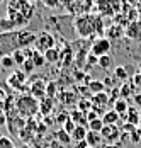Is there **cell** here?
I'll return each instance as SVG.
<instances>
[{
    "label": "cell",
    "mask_w": 141,
    "mask_h": 148,
    "mask_svg": "<svg viewBox=\"0 0 141 148\" xmlns=\"http://www.w3.org/2000/svg\"><path fill=\"white\" fill-rule=\"evenodd\" d=\"M34 15V3L24 0H12L7 3V15L0 17V27L5 31H19L17 27H26Z\"/></svg>",
    "instance_id": "1"
},
{
    "label": "cell",
    "mask_w": 141,
    "mask_h": 148,
    "mask_svg": "<svg viewBox=\"0 0 141 148\" xmlns=\"http://www.w3.org/2000/svg\"><path fill=\"white\" fill-rule=\"evenodd\" d=\"M38 34L27 29L19 31H3L0 32V60L7 55H12L17 49H26L34 45Z\"/></svg>",
    "instance_id": "2"
},
{
    "label": "cell",
    "mask_w": 141,
    "mask_h": 148,
    "mask_svg": "<svg viewBox=\"0 0 141 148\" xmlns=\"http://www.w3.org/2000/svg\"><path fill=\"white\" fill-rule=\"evenodd\" d=\"M73 29L78 34L80 39H94L95 34H99V15L92 14L78 15L73 19Z\"/></svg>",
    "instance_id": "3"
},
{
    "label": "cell",
    "mask_w": 141,
    "mask_h": 148,
    "mask_svg": "<svg viewBox=\"0 0 141 148\" xmlns=\"http://www.w3.org/2000/svg\"><path fill=\"white\" fill-rule=\"evenodd\" d=\"M15 109L21 116L32 118L38 111H39V101L34 99L32 95H21L15 101Z\"/></svg>",
    "instance_id": "4"
},
{
    "label": "cell",
    "mask_w": 141,
    "mask_h": 148,
    "mask_svg": "<svg viewBox=\"0 0 141 148\" xmlns=\"http://www.w3.org/2000/svg\"><path fill=\"white\" fill-rule=\"evenodd\" d=\"M53 48H55V36H53L51 32H48V31L39 32V34H38V39H36V43H34V49L44 55L46 51H49V49H53Z\"/></svg>",
    "instance_id": "5"
},
{
    "label": "cell",
    "mask_w": 141,
    "mask_h": 148,
    "mask_svg": "<svg viewBox=\"0 0 141 148\" xmlns=\"http://www.w3.org/2000/svg\"><path fill=\"white\" fill-rule=\"evenodd\" d=\"M95 5L92 2H66L65 3V9L70 12V14H75L77 17L78 15H85V14H92V9Z\"/></svg>",
    "instance_id": "6"
},
{
    "label": "cell",
    "mask_w": 141,
    "mask_h": 148,
    "mask_svg": "<svg viewBox=\"0 0 141 148\" xmlns=\"http://www.w3.org/2000/svg\"><path fill=\"white\" fill-rule=\"evenodd\" d=\"M26 82H27V75L22 70H12V73L7 78V84L14 90H19V92H22L26 89Z\"/></svg>",
    "instance_id": "7"
},
{
    "label": "cell",
    "mask_w": 141,
    "mask_h": 148,
    "mask_svg": "<svg viewBox=\"0 0 141 148\" xmlns=\"http://www.w3.org/2000/svg\"><path fill=\"white\" fill-rule=\"evenodd\" d=\"M109 51H111V41L104 36V38H97L92 46H90V53L94 55V56H105V55H109Z\"/></svg>",
    "instance_id": "8"
},
{
    "label": "cell",
    "mask_w": 141,
    "mask_h": 148,
    "mask_svg": "<svg viewBox=\"0 0 141 148\" xmlns=\"http://www.w3.org/2000/svg\"><path fill=\"white\" fill-rule=\"evenodd\" d=\"M46 85H48V84L44 82L42 77H34L32 82H31V85H29V94H31L34 99L42 101V99L46 97Z\"/></svg>",
    "instance_id": "9"
},
{
    "label": "cell",
    "mask_w": 141,
    "mask_h": 148,
    "mask_svg": "<svg viewBox=\"0 0 141 148\" xmlns=\"http://www.w3.org/2000/svg\"><path fill=\"white\" fill-rule=\"evenodd\" d=\"M123 134V130L119 128V124H112V126H104V130L100 131L102 140H105L107 143H114L119 136Z\"/></svg>",
    "instance_id": "10"
},
{
    "label": "cell",
    "mask_w": 141,
    "mask_h": 148,
    "mask_svg": "<svg viewBox=\"0 0 141 148\" xmlns=\"http://www.w3.org/2000/svg\"><path fill=\"white\" fill-rule=\"evenodd\" d=\"M127 39L131 41H136V43H141V21H134L131 22L126 27V32H124Z\"/></svg>",
    "instance_id": "11"
},
{
    "label": "cell",
    "mask_w": 141,
    "mask_h": 148,
    "mask_svg": "<svg viewBox=\"0 0 141 148\" xmlns=\"http://www.w3.org/2000/svg\"><path fill=\"white\" fill-rule=\"evenodd\" d=\"M94 9H95V14L100 15V17H107V15H109V17H114V15H116L111 2H97Z\"/></svg>",
    "instance_id": "12"
},
{
    "label": "cell",
    "mask_w": 141,
    "mask_h": 148,
    "mask_svg": "<svg viewBox=\"0 0 141 148\" xmlns=\"http://www.w3.org/2000/svg\"><path fill=\"white\" fill-rule=\"evenodd\" d=\"M123 119L126 121L127 124H133L136 128H140V123H141V111L136 109V107H129L126 112V116H123Z\"/></svg>",
    "instance_id": "13"
},
{
    "label": "cell",
    "mask_w": 141,
    "mask_h": 148,
    "mask_svg": "<svg viewBox=\"0 0 141 148\" xmlns=\"http://www.w3.org/2000/svg\"><path fill=\"white\" fill-rule=\"evenodd\" d=\"M60 102L63 104V106H71V104H78V95H75V92H71V90H61L60 94H58L56 97Z\"/></svg>",
    "instance_id": "14"
},
{
    "label": "cell",
    "mask_w": 141,
    "mask_h": 148,
    "mask_svg": "<svg viewBox=\"0 0 141 148\" xmlns=\"http://www.w3.org/2000/svg\"><path fill=\"white\" fill-rule=\"evenodd\" d=\"M60 58L63 60L61 61V68H70V65L73 63V58H75V53H73L70 45H65V48L61 49V56Z\"/></svg>",
    "instance_id": "15"
},
{
    "label": "cell",
    "mask_w": 141,
    "mask_h": 148,
    "mask_svg": "<svg viewBox=\"0 0 141 148\" xmlns=\"http://www.w3.org/2000/svg\"><path fill=\"white\" fill-rule=\"evenodd\" d=\"M124 32H126L124 27H121V26H117V24H112L111 27H107V29H105V38H107L109 41L121 39V38L124 36Z\"/></svg>",
    "instance_id": "16"
},
{
    "label": "cell",
    "mask_w": 141,
    "mask_h": 148,
    "mask_svg": "<svg viewBox=\"0 0 141 148\" xmlns=\"http://www.w3.org/2000/svg\"><path fill=\"white\" fill-rule=\"evenodd\" d=\"M119 90H121V99H126V101L129 99V97L133 99L134 94H138V92H136V87L133 85L131 80H129V82H124V84L119 87Z\"/></svg>",
    "instance_id": "17"
},
{
    "label": "cell",
    "mask_w": 141,
    "mask_h": 148,
    "mask_svg": "<svg viewBox=\"0 0 141 148\" xmlns=\"http://www.w3.org/2000/svg\"><path fill=\"white\" fill-rule=\"evenodd\" d=\"M119 119H121V116H119L114 109H109V111L102 116V123H104V126H112V124H117V123H119Z\"/></svg>",
    "instance_id": "18"
},
{
    "label": "cell",
    "mask_w": 141,
    "mask_h": 148,
    "mask_svg": "<svg viewBox=\"0 0 141 148\" xmlns=\"http://www.w3.org/2000/svg\"><path fill=\"white\" fill-rule=\"evenodd\" d=\"M53 101H55V99H49V97H44L42 101H39V111H41V114L44 116V118L51 114V109H53Z\"/></svg>",
    "instance_id": "19"
},
{
    "label": "cell",
    "mask_w": 141,
    "mask_h": 148,
    "mask_svg": "<svg viewBox=\"0 0 141 148\" xmlns=\"http://www.w3.org/2000/svg\"><path fill=\"white\" fill-rule=\"evenodd\" d=\"M85 141H87V145L92 148H97L102 143V136L100 133H94V131H88L87 133V138H85Z\"/></svg>",
    "instance_id": "20"
},
{
    "label": "cell",
    "mask_w": 141,
    "mask_h": 148,
    "mask_svg": "<svg viewBox=\"0 0 141 148\" xmlns=\"http://www.w3.org/2000/svg\"><path fill=\"white\" fill-rule=\"evenodd\" d=\"M112 109L119 114V116H126L127 109H129V104H127L126 99H119V101H116V102H114Z\"/></svg>",
    "instance_id": "21"
},
{
    "label": "cell",
    "mask_w": 141,
    "mask_h": 148,
    "mask_svg": "<svg viewBox=\"0 0 141 148\" xmlns=\"http://www.w3.org/2000/svg\"><path fill=\"white\" fill-rule=\"evenodd\" d=\"M129 68H131V66H123V65L116 66V68H114V77H116L117 80L126 82L127 77H129Z\"/></svg>",
    "instance_id": "22"
},
{
    "label": "cell",
    "mask_w": 141,
    "mask_h": 148,
    "mask_svg": "<svg viewBox=\"0 0 141 148\" xmlns=\"http://www.w3.org/2000/svg\"><path fill=\"white\" fill-rule=\"evenodd\" d=\"M60 56H61V51L58 48H53L49 51L44 53V58H46V63H58L60 61Z\"/></svg>",
    "instance_id": "23"
},
{
    "label": "cell",
    "mask_w": 141,
    "mask_h": 148,
    "mask_svg": "<svg viewBox=\"0 0 141 148\" xmlns=\"http://www.w3.org/2000/svg\"><path fill=\"white\" fill-rule=\"evenodd\" d=\"M87 87H88V90H90V94H92V95L100 94V92H104V89H105L104 82H102V80H95V78H94V80H92Z\"/></svg>",
    "instance_id": "24"
},
{
    "label": "cell",
    "mask_w": 141,
    "mask_h": 148,
    "mask_svg": "<svg viewBox=\"0 0 141 148\" xmlns=\"http://www.w3.org/2000/svg\"><path fill=\"white\" fill-rule=\"evenodd\" d=\"M87 133H88V131H87L85 126H77V130L71 134V140H75L77 143H78V141H84L85 138H87Z\"/></svg>",
    "instance_id": "25"
},
{
    "label": "cell",
    "mask_w": 141,
    "mask_h": 148,
    "mask_svg": "<svg viewBox=\"0 0 141 148\" xmlns=\"http://www.w3.org/2000/svg\"><path fill=\"white\" fill-rule=\"evenodd\" d=\"M31 60H32V63H34L36 68H42V66L46 65V58H44V55L39 53V51H36V49L32 51V58Z\"/></svg>",
    "instance_id": "26"
},
{
    "label": "cell",
    "mask_w": 141,
    "mask_h": 148,
    "mask_svg": "<svg viewBox=\"0 0 141 148\" xmlns=\"http://www.w3.org/2000/svg\"><path fill=\"white\" fill-rule=\"evenodd\" d=\"M55 136H56L58 141L63 143V145H70L71 143V134H68L66 131H63V130H58L56 133H55Z\"/></svg>",
    "instance_id": "27"
},
{
    "label": "cell",
    "mask_w": 141,
    "mask_h": 148,
    "mask_svg": "<svg viewBox=\"0 0 141 148\" xmlns=\"http://www.w3.org/2000/svg\"><path fill=\"white\" fill-rule=\"evenodd\" d=\"M46 97H49V99L58 97V85H56V82H48V85H46Z\"/></svg>",
    "instance_id": "28"
},
{
    "label": "cell",
    "mask_w": 141,
    "mask_h": 148,
    "mask_svg": "<svg viewBox=\"0 0 141 148\" xmlns=\"http://www.w3.org/2000/svg\"><path fill=\"white\" fill-rule=\"evenodd\" d=\"M112 63H114V60L111 55H105V56H100L99 58V66L102 70H109L112 66Z\"/></svg>",
    "instance_id": "29"
},
{
    "label": "cell",
    "mask_w": 141,
    "mask_h": 148,
    "mask_svg": "<svg viewBox=\"0 0 141 148\" xmlns=\"http://www.w3.org/2000/svg\"><path fill=\"white\" fill-rule=\"evenodd\" d=\"M77 106H78V111H82L84 114H87L88 111H92V101H90V99H84V97H82Z\"/></svg>",
    "instance_id": "30"
},
{
    "label": "cell",
    "mask_w": 141,
    "mask_h": 148,
    "mask_svg": "<svg viewBox=\"0 0 141 148\" xmlns=\"http://www.w3.org/2000/svg\"><path fill=\"white\" fill-rule=\"evenodd\" d=\"M12 58H14V63H15V65L22 66V65H24V61H26L24 49H17V51H14V53H12Z\"/></svg>",
    "instance_id": "31"
},
{
    "label": "cell",
    "mask_w": 141,
    "mask_h": 148,
    "mask_svg": "<svg viewBox=\"0 0 141 148\" xmlns=\"http://www.w3.org/2000/svg\"><path fill=\"white\" fill-rule=\"evenodd\" d=\"M14 58H12V55H7V56H3V58L0 60V66L3 68V70H10V68H14Z\"/></svg>",
    "instance_id": "32"
},
{
    "label": "cell",
    "mask_w": 141,
    "mask_h": 148,
    "mask_svg": "<svg viewBox=\"0 0 141 148\" xmlns=\"http://www.w3.org/2000/svg\"><path fill=\"white\" fill-rule=\"evenodd\" d=\"M88 131H94V133H100L102 130H104V123H102V118L95 119V121H92V123H88Z\"/></svg>",
    "instance_id": "33"
},
{
    "label": "cell",
    "mask_w": 141,
    "mask_h": 148,
    "mask_svg": "<svg viewBox=\"0 0 141 148\" xmlns=\"http://www.w3.org/2000/svg\"><path fill=\"white\" fill-rule=\"evenodd\" d=\"M34 70H36V66H34L32 60H26V61H24V65H22V72H24V73L29 77V75L32 73Z\"/></svg>",
    "instance_id": "34"
},
{
    "label": "cell",
    "mask_w": 141,
    "mask_h": 148,
    "mask_svg": "<svg viewBox=\"0 0 141 148\" xmlns=\"http://www.w3.org/2000/svg\"><path fill=\"white\" fill-rule=\"evenodd\" d=\"M68 119H70V112H66V111H61V112L56 116V119H55V121H56L58 124H61V126H63V124H65Z\"/></svg>",
    "instance_id": "35"
},
{
    "label": "cell",
    "mask_w": 141,
    "mask_h": 148,
    "mask_svg": "<svg viewBox=\"0 0 141 148\" xmlns=\"http://www.w3.org/2000/svg\"><path fill=\"white\" fill-rule=\"evenodd\" d=\"M61 130H63V131H66L68 134H73V131L77 130V124H75V123H73L71 119H68V121H66V123L63 124V128H61Z\"/></svg>",
    "instance_id": "36"
},
{
    "label": "cell",
    "mask_w": 141,
    "mask_h": 148,
    "mask_svg": "<svg viewBox=\"0 0 141 148\" xmlns=\"http://www.w3.org/2000/svg\"><path fill=\"white\" fill-rule=\"evenodd\" d=\"M0 148H15L14 147V141L7 136H2L0 138Z\"/></svg>",
    "instance_id": "37"
},
{
    "label": "cell",
    "mask_w": 141,
    "mask_h": 148,
    "mask_svg": "<svg viewBox=\"0 0 141 148\" xmlns=\"http://www.w3.org/2000/svg\"><path fill=\"white\" fill-rule=\"evenodd\" d=\"M129 136H131V141H133V143H140L141 141V128H136Z\"/></svg>",
    "instance_id": "38"
},
{
    "label": "cell",
    "mask_w": 141,
    "mask_h": 148,
    "mask_svg": "<svg viewBox=\"0 0 141 148\" xmlns=\"http://www.w3.org/2000/svg\"><path fill=\"white\" fill-rule=\"evenodd\" d=\"M131 82H133V85L136 87V89H141V73H133V77H131Z\"/></svg>",
    "instance_id": "39"
},
{
    "label": "cell",
    "mask_w": 141,
    "mask_h": 148,
    "mask_svg": "<svg viewBox=\"0 0 141 148\" xmlns=\"http://www.w3.org/2000/svg\"><path fill=\"white\" fill-rule=\"evenodd\" d=\"M85 118H87V121H88V123H92V121L99 119V114H97V112H95V111L92 109V111H88V112L85 114Z\"/></svg>",
    "instance_id": "40"
},
{
    "label": "cell",
    "mask_w": 141,
    "mask_h": 148,
    "mask_svg": "<svg viewBox=\"0 0 141 148\" xmlns=\"http://www.w3.org/2000/svg\"><path fill=\"white\" fill-rule=\"evenodd\" d=\"M133 102H134V106H136V107H140V109H141V92L134 94V97H133Z\"/></svg>",
    "instance_id": "41"
},
{
    "label": "cell",
    "mask_w": 141,
    "mask_h": 148,
    "mask_svg": "<svg viewBox=\"0 0 141 148\" xmlns=\"http://www.w3.org/2000/svg\"><path fill=\"white\" fill-rule=\"evenodd\" d=\"M42 5H44V7H49V9H55V7L60 5V3L55 2V0H53V2H51V0H44V2H42Z\"/></svg>",
    "instance_id": "42"
},
{
    "label": "cell",
    "mask_w": 141,
    "mask_h": 148,
    "mask_svg": "<svg viewBox=\"0 0 141 148\" xmlns=\"http://www.w3.org/2000/svg\"><path fill=\"white\" fill-rule=\"evenodd\" d=\"M5 124H7V114L0 109V128H2V126H5Z\"/></svg>",
    "instance_id": "43"
},
{
    "label": "cell",
    "mask_w": 141,
    "mask_h": 148,
    "mask_svg": "<svg viewBox=\"0 0 141 148\" xmlns=\"http://www.w3.org/2000/svg\"><path fill=\"white\" fill-rule=\"evenodd\" d=\"M134 130H136V126H133V124H127V123L124 124V128H123V131H124V133H129V134L133 133Z\"/></svg>",
    "instance_id": "44"
},
{
    "label": "cell",
    "mask_w": 141,
    "mask_h": 148,
    "mask_svg": "<svg viewBox=\"0 0 141 148\" xmlns=\"http://www.w3.org/2000/svg\"><path fill=\"white\" fill-rule=\"evenodd\" d=\"M75 148H88V145H87V141H78V143H77V145H75Z\"/></svg>",
    "instance_id": "45"
},
{
    "label": "cell",
    "mask_w": 141,
    "mask_h": 148,
    "mask_svg": "<svg viewBox=\"0 0 141 148\" xmlns=\"http://www.w3.org/2000/svg\"><path fill=\"white\" fill-rule=\"evenodd\" d=\"M138 73H141V61H140V65H138Z\"/></svg>",
    "instance_id": "46"
},
{
    "label": "cell",
    "mask_w": 141,
    "mask_h": 148,
    "mask_svg": "<svg viewBox=\"0 0 141 148\" xmlns=\"http://www.w3.org/2000/svg\"><path fill=\"white\" fill-rule=\"evenodd\" d=\"M105 148H116V147H114V145H107Z\"/></svg>",
    "instance_id": "47"
},
{
    "label": "cell",
    "mask_w": 141,
    "mask_h": 148,
    "mask_svg": "<svg viewBox=\"0 0 141 148\" xmlns=\"http://www.w3.org/2000/svg\"><path fill=\"white\" fill-rule=\"evenodd\" d=\"M138 12H140V21H141V7L138 9Z\"/></svg>",
    "instance_id": "48"
},
{
    "label": "cell",
    "mask_w": 141,
    "mask_h": 148,
    "mask_svg": "<svg viewBox=\"0 0 141 148\" xmlns=\"http://www.w3.org/2000/svg\"><path fill=\"white\" fill-rule=\"evenodd\" d=\"M140 128H141V123H140Z\"/></svg>",
    "instance_id": "49"
},
{
    "label": "cell",
    "mask_w": 141,
    "mask_h": 148,
    "mask_svg": "<svg viewBox=\"0 0 141 148\" xmlns=\"http://www.w3.org/2000/svg\"><path fill=\"white\" fill-rule=\"evenodd\" d=\"M0 138H2V134H0Z\"/></svg>",
    "instance_id": "50"
},
{
    "label": "cell",
    "mask_w": 141,
    "mask_h": 148,
    "mask_svg": "<svg viewBox=\"0 0 141 148\" xmlns=\"http://www.w3.org/2000/svg\"><path fill=\"white\" fill-rule=\"evenodd\" d=\"M88 148H92V147H88Z\"/></svg>",
    "instance_id": "51"
}]
</instances>
